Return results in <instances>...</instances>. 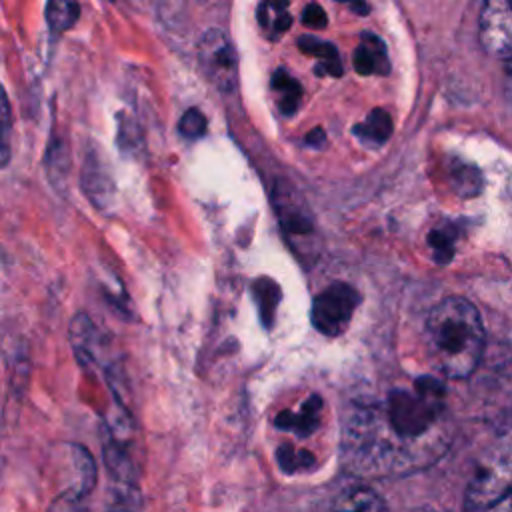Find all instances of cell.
<instances>
[{"mask_svg":"<svg viewBox=\"0 0 512 512\" xmlns=\"http://www.w3.org/2000/svg\"><path fill=\"white\" fill-rule=\"evenodd\" d=\"M450 434L442 384L420 378L412 388L350 410L342 428V458L362 476L406 474L438 460Z\"/></svg>","mask_w":512,"mask_h":512,"instance_id":"cell-1","label":"cell"},{"mask_svg":"<svg viewBox=\"0 0 512 512\" xmlns=\"http://www.w3.org/2000/svg\"><path fill=\"white\" fill-rule=\"evenodd\" d=\"M426 342L434 364L446 376H470L484 350V328L478 310L458 296L442 300L428 314Z\"/></svg>","mask_w":512,"mask_h":512,"instance_id":"cell-2","label":"cell"},{"mask_svg":"<svg viewBox=\"0 0 512 512\" xmlns=\"http://www.w3.org/2000/svg\"><path fill=\"white\" fill-rule=\"evenodd\" d=\"M198 60L204 76L220 92L234 90L238 78V58L230 38L222 30L210 28L202 34L198 42Z\"/></svg>","mask_w":512,"mask_h":512,"instance_id":"cell-3","label":"cell"},{"mask_svg":"<svg viewBox=\"0 0 512 512\" xmlns=\"http://www.w3.org/2000/svg\"><path fill=\"white\" fill-rule=\"evenodd\" d=\"M512 488V452H500L482 462L476 470L468 494L466 512H482Z\"/></svg>","mask_w":512,"mask_h":512,"instance_id":"cell-4","label":"cell"},{"mask_svg":"<svg viewBox=\"0 0 512 512\" xmlns=\"http://www.w3.org/2000/svg\"><path fill=\"white\" fill-rule=\"evenodd\" d=\"M360 302L358 292L348 284H332L312 302V324L326 336H338L350 324Z\"/></svg>","mask_w":512,"mask_h":512,"instance_id":"cell-5","label":"cell"},{"mask_svg":"<svg viewBox=\"0 0 512 512\" xmlns=\"http://www.w3.org/2000/svg\"><path fill=\"white\" fill-rule=\"evenodd\" d=\"M478 38L486 54L512 60V0H484Z\"/></svg>","mask_w":512,"mask_h":512,"instance_id":"cell-6","label":"cell"},{"mask_svg":"<svg viewBox=\"0 0 512 512\" xmlns=\"http://www.w3.org/2000/svg\"><path fill=\"white\" fill-rule=\"evenodd\" d=\"M274 204L278 210L280 224L288 236H294L298 244L312 236L314 222L298 190H294L288 182L280 180L274 188Z\"/></svg>","mask_w":512,"mask_h":512,"instance_id":"cell-7","label":"cell"},{"mask_svg":"<svg viewBox=\"0 0 512 512\" xmlns=\"http://www.w3.org/2000/svg\"><path fill=\"white\" fill-rule=\"evenodd\" d=\"M80 182H82L84 194L88 196V200L96 208L106 210L112 204V200H114V180H112V174H110L104 158L100 156L98 148H90L86 152Z\"/></svg>","mask_w":512,"mask_h":512,"instance_id":"cell-8","label":"cell"},{"mask_svg":"<svg viewBox=\"0 0 512 512\" xmlns=\"http://www.w3.org/2000/svg\"><path fill=\"white\" fill-rule=\"evenodd\" d=\"M64 450H66V464H68L66 468L70 474L62 490H72L88 498L98 480L94 456L82 444H66Z\"/></svg>","mask_w":512,"mask_h":512,"instance_id":"cell-9","label":"cell"},{"mask_svg":"<svg viewBox=\"0 0 512 512\" xmlns=\"http://www.w3.org/2000/svg\"><path fill=\"white\" fill-rule=\"evenodd\" d=\"M70 344L82 366H96L100 360V336L86 312H78L70 322Z\"/></svg>","mask_w":512,"mask_h":512,"instance_id":"cell-10","label":"cell"},{"mask_svg":"<svg viewBox=\"0 0 512 512\" xmlns=\"http://www.w3.org/2000/svg\"><path fill=\"white\" fill-rule=\"evenodd\" d=\"M354 68L358 74H386L388 56L384 44L374 34H364L360 46L354 50Z\"/></svg>","mask_w":512,"mask_h":512,"instance_id":"cell-11","label":"cell"},{"mask_svg":"<svg viewBox=\"0 0 512 512\" xmlns=\"http://www.w3.org/2000/svg\"><path fill=\"white\" fill-rule=\"evenodd\" d=\"M322 402L318 396H310L298 410H286L276 418V426L282 430H290L298 436H306L318 424Z\"/></svg>","mask_w":512,"mask_h":512,"instance_id":"cell-12","label":"cell"},{"mask_svg":"<svg viewBox=\"0 0 512 512\" xmlns=\"http://www.w3.org/2000/svg\"><path fill=\"white\" fill-rule=\"evenodd\" d=\"M332 512H388V508L374 490L358 486L342 492L336 498Z\"/></svg>","mask_w":512,"mask_h":512,"instance_id":"cell-13","label":"cell"},{"mask_svg":"<svg viewBox=\"0 0 512 512\" xmlns=\"http://www.w3.org/2000/svg\"><path fill=\"white\" fill-rule=\"evenodd\" d=\"M106 512H142V494L138 484L110 480Z\"/></svg>","mask_w":512,"mask_h":512,"instance_id":"cell-14","label":"cell"},{"mask_svg":"<svg viewBox=\"0 0 512 512\" xmlns=\"http://www.w3.org/2000/svg\"><path fill=\"white\" fill-rule=\"evenodd\" d=\"M80 18L78 0H48L46 2V22L52 32L60 34L70 30Z\"/></svg>","mask_w":512,"mask_h":512,"instance_id":"cell-15","label":"cell"},{"mask_svg":"<svg viewBox=\"0 0 512 512\" xmlns=\"http://www.w3.org/2000/svg\"><path fill=\"white\" fill-rule=\"evenodd\" d=\"M356 134L368 144H384L392 134V118L384 110H372L368 118L356 126Z\"/></svg>","mask_w":512,"mask_h":512,"instance_id":"cell-16","label":"cell"},{"mask_svg":"<svg viewBox=\"0 0 512 512\" xmlns=\"http://www.w3.org/2000/svg\"><path fill=\"white\" fill-rule=\"evenodd\" d=\"M70 172V152L64 140H52L46 150V174L54 186H62Z\"/></svg>","mask_w":512,"mask_h":512,"instance_id":"cell-17","label":"cell"},{"mask_svg":"<svg viewBox=\"0 0 512 512\" xmlns=\"http://www.w3.org/2000/svg\"><path fill=\"white\" fill-rule=\"evenodd\" d=\"M272 86L280 94V110L284 114H292L300 102V84L284 70H278L272 78Z\"/></svg>","mask_w":512,"mask_h":512,"instance_id":"cell-18","label":"cell"},{"mask_svg":"<svg viewBox=\"0 0 512 512\" xmlns=\"http://www.w3.org/2000/svg\"><path fill=\"white\" fill-rule=\"evenodd\" d=\"M10 136H12V112L6 90L0 86V168L10 162Z\"/></svg>","mask_w":512,"mask_h":512,"instance_id":"cell-19","label":"cell"},{"mask_svg":"<svg viewBox=\"0 0 512 512\" xmlns=\"http://www.w3.org/2000/svg\"><path fill=\"white\" fill-rule=\"evenodd\" d=\"M88 498L78 494V492H72V490H60L46 512H90L88 508Z\"/></svg>","mask_w":512,"mask_h":512,"instance_id":"cell-20","label":"cell"},{"mask_svg":"<svg viewBox=\"0 0 512 512\" xmlns=\"http://www.w3.org/2000/svg\"><path fill=\"white\" fill-rule=\"evenodd\" d=\"M178 130L184 138L196 140L206 132V116L198 108H188L178 122Z\"/></svg>","mask_w":512,"mask_h":512,"instance_id":"cell-21","label":"cell"},{"mask_svg":"<svg viewBox=\"0 0 512 512\" xmlns=\"http://www.w3.org/2000/svg\"><path fill=\"white\" fill-rule=\"evenodd\" d=\"M278 460L284 470H300L312 462V454L306 450H294L290 446L278 450Z\"/></svg>","mask_w":512,"mask_h":512,"instance_id":"cell-22","label":"cell"},{"mask_svg":"<svg viewBox=\"0 0 512 512\" xmlns=\"http://www.w3.org/2000/svg\"><path fill=\"white\" fill-rule=\"evenodd\" d=\"M302 22L310 30H322L326 26V14H324L322 6L316 4V2L308 4L302 12Z\"/></svg>","mask_w":512,"mask_h":512,"instance_id":"cell-23","label":"cell"},{"mask_svg":"<svg viewBox=\"0 0 512 512\" xmlns=\"http://www.w3.org/2000/svg\"><path fill=\"white\" fill-rule=\"evenodd\" d=\"M482 512H512V488L506 490L496 502H492L486 510Z\"/></svg>","mask_w":512,"mask_h":512,"instance_id":"cell-24","label":"cell"},{"mask_svg":"<svg viewBox=\"0 0 512 512\" xmlns=\"http://www.w3.org/2000/svg\"><path fill=\"white\" fill-rule=\"evenodd\" d=\"M290 24H292L290 14H288L286 10H284V12H278L276 22H274V30H276V32H284V30H288V28H290Z\"/></svg>","mask_w":512,"mask_h":512,"instance_id":"cell-25","label":"cell"},{"mask_svg":"<svg viewBox=\"0 0 512 512\" xmlns=\"http://www.w3.org/2000/svg\"><path fill=\"white\" fill-rule=\"evenodd\" d=\"M506 68H504V92L508 96V100L512 102V60L504 62Z\"/></svg>","mask_w":512,"mask_h":512,"instance_id":"cell-26","label":"cell"},{"mask_svg":"<svg viewBox=\"0 0 512 512\" xmlns=\"http://www.w3.org/2000/svg\"><path fill=\"white\" fill-rule=\"evenodd\" d=\"M306 142H308L310 146H320V144L324 142V132H322V128H314V130L306 136Z\"/></svg>","mask_w":512,"mask_h":512,"instance_id":"cell-27","label":"cell"},{"mask_svg":"<svg viewBox=\"0 0 512 512\" xmlns=\"http://www.w3.org/2000/svg\"><path fill=\"white\" fill-rule=\"evenodd\" d=\"M348 2H350L352 10H354V12H358V14H366V12L370 10V6H368V2H366V0H348Z\"/></svg>","mask_w":512,"mask_h":512,"instance_id":"cell-28","label":"cell"},{"mask_svg":"<svg viewBox=\"0 0 512 512\" xmlns=\"http://www.w3.org/2000/svg\"><path fill=\"white\" fill-rule=\"evenodd\" d=\"M264 6L274 8L276 12H284L288 6V0H264Z\"/></svg>","mask_w":512,"mask_h":512,"instance_id":"cell-29","label":"cell"},{"mask_svg":"<svg viewBox=\"0 0 512 512\" xmlns=\"http://www.w3.org/2000/svg\"><path fill=\"white\" fill-rule=\"evenodd\" d=\"M414 512H432V510H428V508H420V510H414Z\"/></svg>","mask_w":512,"mask_h":512,"instance_id":"cell-30","label":"cell"},{"mask_svg":"<svg viewBox=\"0 0 512 512\" xmlns=\"http://www.w3.org/2000/svg\"><path fill=\"white\" fill-rule=\"evenodd\" d=\"M340 2H344V0H340Z\"/></svg>","mask_w":512,"mask_h":512,"instance_id":"cell-31","label":"cell"}]
</instances>
